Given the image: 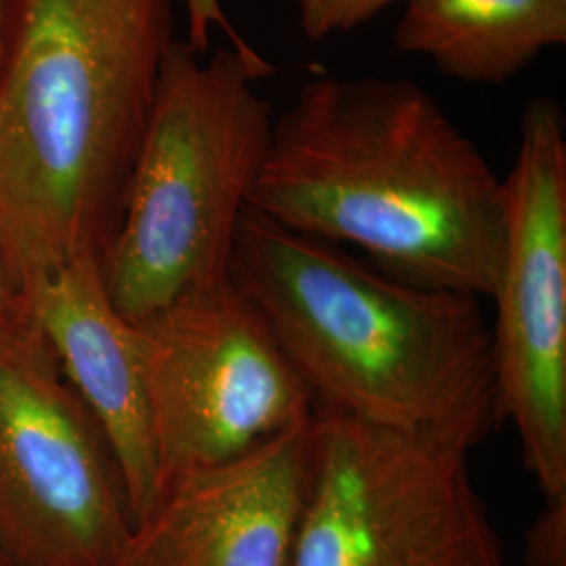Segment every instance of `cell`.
<instances>
[{
  "mask_svg": "<svg viewBox=\"0 0 566 566\" xmlns=\"http://www.w3.org/2000/svg\"><path fill=\"white\" fill-rule=\"evenodd\" d=\"M250 208L350 243L405 282L491 298L506 240V185L413 81L306 82L275 116Z\"/></svg>",
  "mask_w": 566,
  "mask_h": 566,
  "instance_id": "cell-1",
  "label": "cell"
},
{
  "mask_svg": "<svg viewBox=\"0 0 566 566\" xmlns=\"http://www.w3.org/2000/svg\"><path fill=\"white\" fill-rule=\"evenodd\" d=\"M175 41V0H4L0 248L23 292L103 261Z\"/></svg>",
  "mask_w": 566,
  "mask_h": 566,
  "instance_id": "cell-2",
  "label": "cell"
},
{
  "mask_svg": "<svg viewBox=\"0 0 566 566\" xmlns=\"http://www.w3.org/2000/svg\"><path fill=\"white\" fill-rule=\"evenodd\" d=\"M229 277L319 411L468 453L504 422L481 298L405 282L250 206Z\"/></svg>",
  "mask_w": 566,
  "mask_h": 566,
  "instance_id": "cell-3",
  "label": "cell"
},
{
  "mask_svg": "<svg viewBox=\"0 0 566 566\" xmlns=\"http://www.w3.org/2000/svg\"><path fill=\"white\" fill-rule=\"evenodd\" d=\"M273 63L224 46L196 53L177 39L147 124L103 280L130 324L229 275L238 224L273 133L256 82Z\"/></svg>",
  "mask_w": 566,
  "mask_h": 566,
  "instance_id": "cell-4",
  "label": "cell"
},
{
  "mask_svg": "<svg viewBox=\"0 0 566 566\" xmlns=\"http://www.w3.org/2000/svg\"><path fill=\"white\" fill-rule=\"evenodd\" d=\"M292 566L507 565L468 451L317 409Z\"/></svg>",
  "mask_w": 566,
  "mask_h": 566,
  "instance_id": "cell-5",
  "label": "cell"
},
{
  "mask_svg": "<svg viewBox=\"0 0 566 566\" xmlns=\"http://www.w3.org/2000/svg\"><path fill=\"white\" fill-rule=\"evenodd\" d=\"M133 531L120 465L28 319L0 329V556L114 566Z\"/></svg>",
  "mask_w": 566,
  "mask_h": 566,
  "instance_id": "cell-6",
  "label": "cell"
},
{
  "mask_svg": "<svg viewBox=\"0 0 566 566\" xmlns=\"http://www.w3.org/2000/svg\"><path fill=\"white\" fill-rule=\"evenodd\" d=\"M135 325L160 489L313 420L311 390L229 275Z\"/></svg>",
  "mask_w": 566,
  "mask_h": 566,
  "instance_id": "cell-7",
  "label": "cell"
},
{
  "mask_svg": "<svg viewBox=\"0 0 566 566\" xmlns=\"http://www.w3.org/2000/svg\"><path fill=\"white\" fill-rule=\"evenodd\" d=\"M506 240L493 348L504 420L544 500L566 497V124L549 97L526 103L506 181Z\"/></svg>",
  "mask_w": 566,
  "mask_h": 566,
  "instance_id": "cell-8",
  "label": "cell"
},
{
  "mask_svg": "<svg viewBox=\"0 0 566 566\" xmlns=\"http://www.w3.org/2000/svg\"><path fill=\"white\" fill-rule=\"evenodd\" d=\"M311 422L164 485L114 566H292L311 479Z\"/></svg>",
  "mask_w": 566,
  "mask_h": 566,
  "instance_id": "cell-9",
  "label": "cell"
},
{
  "mask_svg": "<svg viewBox=\"0 0 566 566\" xmlns=\"http://www.w3.org/2000/svg\"><path fill=\"white\" fill-rule=\"evenodd\" d=\"M25 301L28 319L114 451L135 525L160 491L139 329L112 303L99 259L25 287Z\"/></svg>",
  "mask_w": 566,
  "mask_h": 566,
  "instance_id": "cell-10",
  "label": "cell"
},
{
  "mask_svg": "<svg viewBox=\"0 0 566 566\" xmlns=\"http://www.w3.org/2000/svg\"><path fill=\"white\" fill-rule=\"evenodd\" d=\"M392 39L453 81L504 84L566 44V0H407Z\"/></svg>",
  "mask_w": 566,
  "mask_h": 566,
  "instance_id": "cell-11",
  "label": "cell"
},
{
  "mask_svg": "<svg viewBox=\"0 0 566 566\" xmlns=\"http://www.w3.org/2000/svg\"><path fill=\"white\" fill-rule=\"evenodd\" d=\"M304 39L325 41L378 18L397 0H294Z\"/></svg>",
  "mask_w": 566,
  "mask_h": 566,
  "instance_id": "cell-12",
  "label": "cell"
},
{
  "mask_svg": "<svg viewBox=\"0 0 566 566\" xmlns=\"http://www.w3.org/2000/svg\"><path fill=\"white\" fill-rule=\"evenodd\" d=\"M185 15H187V42L196 53L206 55L212 46V34L221 30L231 49H235L245 60L256 63H269L250 42L243 39L235 30V25L229 21L224 13L221 0H182Z\"/></svg>",
  "mask_w": 566,
  "mask_h": 566,
  "instance_id": "cell-13",
  "label": "cell"
},
{
  "mask_svg": "<svg viewBox=\"0 0 566 566\" xmlns=\"http://www.w3.org/2000/svg\"><path fill=\"white\" fill-rule=\"evenodd\" d=\"M526 566H566V497L546 500L525 533Z\"/></svg>",
  "mask_w": 566,
  "mask_h": 566,
  "instance_id": "cell-14",
  "label": "cell"
},
{
  "mask_svg": "<svg viewBox=\"0 0 566 566\" xmlns=\"http://www.w3.org/2000/svg\"><path fill=\"white\" fill-rule=\"evenodd\" d=\"M28 322V301L21 282L0 248V329Z\"/></svg>",
  "mask_w": 566,
  "mask_h": 566,
  "instance_id": "cell-15",
  "label": "cell"
},
{
  "mask_svg": "<svg viewBox=\"0 0 566 566\" xmlns=\"http://www.w3.org/2000/svg\"><path fill=\"white\" fill-rule=\"evenodd\" d=\"M2 4H4V0H0V28H2Z\"/></svg>",
  "mask_w": 566,
  "mask_h": 566,
  "instance_id": "cell-16",
  "label": "cell"
},
{
  "mask_svg": "<svg viewBox=\"0 0 566 566\" xmlns=\"http://www.w3.org/2000/svg\"><path fill=\"white\" fill-rule=\"evenodd\" d=\"M0 566H7V563H4V558H2V556H0Z\"/></svg>",
  "mask_w": 566,
  "mask_h": 566,
  "instance_id": "cell-17",
  "label": "cell"
}]
</instances>
